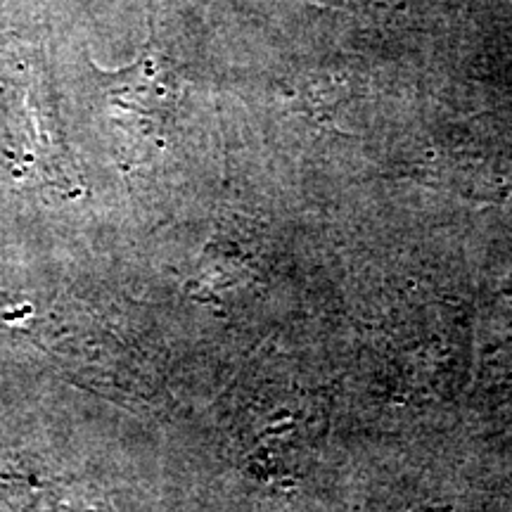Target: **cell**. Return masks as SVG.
I'll list each match as a JSON object with an SVG mask.
<instances>
[{
    "mask_svg": "<svg viewBox=\"0 0 512 512\" xmlns=\"http://www.w3.org/2000/svg\"><path fill=\"white\" fill-rule=\"evenodd\" d=\"M0 133L17 181L55 188L64 195L79 192L46 62L36 48H19L3 76Z\"/></svg>",
    "mask_w": 512,
    "mask_h": 512,
    "instance_id": "6da1fadb",
    "label": "cell"
},
{
    "mask_svg": "<svg viewBox=\"0 0 512 512\" xmlns=\"http://www.w3.org/2000/svg\"><path fill=\"white\" fill-rule=\"evenodd\" d=\"M95 72L100 74L114 124L131 147L155 143L174 114L178 100L176 69L171 57L159 46L155 17H150V38L143 53L131 67L117 72H102L95 67Z\"/></svg>",
    "mask_w": 512,
    "mask_h": 512,
    "instance_id": "7a4b0ae2",
    "label": "cell"
},
{
    "mask_svg": "<svg viewBox=\"0 0 512 512\" xmlns=\"http://www.w3.org/2000/svg\"><path fill=\"white\" fill-rule=\"evenodd\" d=\"M0 503L8 512H114L81 486L29 475H0Z\"/></svg>",
    "mask_w": 512,
    "mask_h": 512,
    "instance_id": "3957f363",
    "label": "cell"
},
{
    "mask_svg": "<svg viewBox=\"0 0 512 512\" xmlns=\"http://www.w3.org/2000/svg\"><path fill=\"white\" fill-rule=\"evenodd\" d=\"M297 3L316 5V8L344 12V15L361 19H384L406 10L411 0H297Z\"/></svg>",
    "mask_w": 512,
    "mask_h": 512,
    "instance_id": "277c9868",
    "label": "cell"
}]
</instances>
